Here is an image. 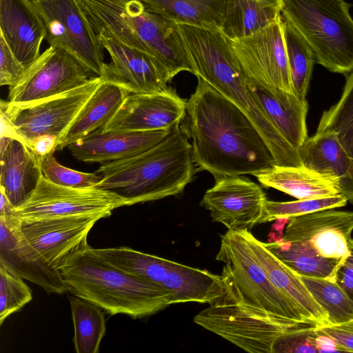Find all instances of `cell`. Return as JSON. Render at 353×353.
Here are the masks:
<instances>
[{
  "label": "cell",
  "mask_w": 353,
  "mask_h": 353,
  "mask_svg": "<svg viewBox=\"0 0 353 353\" xmlns=\"http://www.w3.org/2000/svg\"><path fill=\"white\" fill-rule=\"evenodd\" d=\"M281 0H226L221 32L229 39L253 34L278 20Z\"/></svg>",
  "instance_id": "29"
},
{
  "label": "cell",
  "mask_w": 353,
  "mask_h": 353,
  "mask_svg": "<svg viewBox=\"0 0 353 353\" xmlns=\"http://www.w3.org/2000/svg\"><path fill=\"white\" fill-rule=\"evenodd\" d=\"M266 196L262 188L240 176H222L204 194L200 205L210 212L214 222L228 230L250 231L260 223Z\"/></svg>",
  "instance_id": "15"
},
{
  "label": "cell",
  "mask_w": 353,
  "mask_h": 353,
  "mask_svg": "<svg viewBox=\"0 0 353 353\" xmlns=\"http://www.w3.org/2000/svg\"><path fill=\"white\" fill-rule=\"evenodd\" d=\"M316 130H330L353 159V71L346 79L340 99L325 111Z\"/></svg>",
  "instance_id": "34"
},
{
  "label": "cell",
  "mask_w": 353,
  "mask_h": 353,
  "mask_svg": "<svg viewBox=\"0 0 353 353\" xmlns=\"http://www.w3.org/2000/svg\"><path fill=\"white\" fill-rule=\"evenodd\" d=\"M243 233L256 259L272 284L299 309L306 320L315 327L330 325L327 312L317 303L300 276L284 264L249 230Z\"/></svg>",
  "instance_id": "21"
},
{
  "label": "cell",
  "mask_w": 353,
  "mask_h": 353,
  "mask_svg": "<svg viewBox=\"0 0 353 353\" xmlns=\"http://www.w3.org/2000/svg\"><path fill=\"white\" fill-rule=\"evenodd\" d=\"M179 124L156 145L134 157L101 163L94 188L112 192L127 205L177 195L195 172L192 144Z\"/></svg>",
  "instance_id": "2"
},
{
  "label": "cell",
  "mask_w": 353,
  "mask_h": 353,
  "mask_svg": "<svg viewBox=\"0 0 353 353\" xmlns=\"http://www.w3.org/2000/svg\"><path fill=\"white\" fill-rule=\"evenodd\" d=\"M316 347L317 352H344L336 341L322 331L316 327Z\"/></svg>",
  "instance_id": "43"
},
{
  "label": "cell",
  "mask_w": 353,
  "mask_h": 353,
  "mask_svg": "<svg viewBox=\"0 0 353 353\" xmlns=\"http://www.w3.org/2000/svg\"><path fill=\"white\" fill-rule=\"evenodd\" d=\"M350 254L336 272V281L353 300V239L349 241Z\"/></svg>",
  "instance_id": "41"
},
{
  "label": "cell",
  "mask_w": 353,
  "mask_h": 353,
  "mask_svg": "<svg viewBox=\"0 0 353 353\" xmlns=\"http://www.w3.org/2000/svg\"><path fill=\"white\" fill-rule=\"evenodd\" d=\"M125 201L107 190L59 185L42 176L31 195L13 210L19 219H34L79 214L110 216Z\"/></svg>",
  "instance_id": "12"
},
{
  "label": "cell",
  "mask_w": 353,
  "mask_h": 353,
  "mask_svg": "<svg viewBox=\"0 0 353 353\" xmlns=\"http://www.w3.org/2000/svg\"><path fill=\"white\" fill-rule=\"evenodd\" d=\"M216 259L225 263L234 283L250 303L287 321L314 326L272 284L242 230H228L221 236Z\"/></svg>",
  "instance_id": "8"
},
{
  "label": "cell",
  "mask_w": 353,
  "mask_h": 353,
  "mask_svg": "<svg viewBox=\"0 0 353 353\" xmlns=\"http://www.w3.org/2000/svg\"><path fill=\"white\" fill-rule=\"evenodd\" d=\"M255 176L263 186L276 189L297 199L323 198L341 194L336 178L303 165L276 164Z\"/></svg>",
  "instance_id": "26"
},
{
  "label": "cell",
  "mask_w": 353,
  "mask_h": 353,
  "mask_svg": "<svg viewBox=\"0 0 353 353\" xmlns=\"http://www.w3.org/2000/svg\"><path fill=\"white\" fill-rule=\"evenodd\" d=\"M186 103L194 164L215 179L256 174L276 164L264 137L235 103L200 77Z\"/></svg>",
  "instance_id": "1"
},
{
  "label": "cell",
  "mask_w": 353,
  "mask_h": 353,
  "mask_svg": "<svg viewBox=\"0 0 353 353\" xmlns=\"http://www.w3.org/2000/svg\"><path fill=\"white\" fill-rule=\"evenodd\" d=\"M97 256L114 267L157 284L170 292L174 304H210L221 293V276L128 247L93 248Z\"/></svg>",
  "instance_id": "7"
},
{
  "label": "cell",
  "mask_w": 353,
  "mask_h": 353,
  "mask_svg": "<svg viewBox=\"0 0 353 353\" xmlns=\"http://www.w3.org/2000/svg\"><path fill=\"white\" fill-rule=\"evenodd\" d=\"M41 168L43 176L50 182L65 187L85 188L97 185L101 175L97 172H82L61 165L53 154L41 157Z\"/></svg>",
  "instance_id": "37"
},
{
  "label": "cell",
  "mask_w": 353,
  "mask_h": 353,
  "mask_svg": "<svg viewBox=\"0 0 353 353\" xmlns=\"http://www.w3.org/2000/svg\"><path fill=\"white\" fill-rule=\"evenodd\" d=\"M344 0H281L282 15L312 49L315 61L329 71H353V19Z\"/></svg>",
  "instance_id": "6"
},
{
  "label": "cell",
  "mask_w": 353,
  "mask_h": 353,
  "mask_svg": "<svg viewBox=\"0 0 353 353\" xmlns=\"http://www.w3.org/2000/svg\"><path fill=\"white\" fill-rule=\"evenodd\" d=\"M103 214H79L19 219L18 236L24 252L34 261L59 268L74 252L87 248L88 236Z\"/></svg>",
  "instance_id": "11"
},
{
  "label": "cell",
  "mask_w": 353,
  "mask_h": 353,
  "mask_svg": "<svg viewBox=\"0 0 353 353\" xmlns=\"http://www.w3.org/2000/svg\"><path fill=\"white\" fill-rule=\"evenodd\" d=\"M101 81L100 77L93 76L85 84L63 94L23 108L1 111L7 116L19 140L26 145L42 135L57 137L60 143Z\"/></svg>",
  "instance_id": "14"
},
{
  "label": "cell",
  "mask_w": 353,
  "mask_h": 353,
  "mask_svg": "<svg viewBox=\"0 0 353 353\" xmlns=\"http://www.w3.org/2000/svg\"><path fill=\"white\" fill-rule=\"evenodd\" d=\"M23 278L0 263V325L12 314L32 299L31 290Z\"/></svg>",
  "instance_id": "36"
},
{
  "label": "cell",
  "mask_w": 353,
  "mask_h": 353,
  "mask_svg": "<svg viewBox=\"0 0 353 353\" xmlns=\"http://www.w3.org/2000/svg\"><path fill=\"white\" fill-rule=\"evenodd\" d=\"M186 103L168 87L157 93H130L101 132L170 130L186 114Z\"/></svg>",
  "instance_id": "17"
},
{
  "label": "cell",
  "mask_w": 353,
  "mask_h": 353,
  "mask_svg": "<svg viewBox=\"0 0 353 353\" xmlns=\"http://www.w3.org/2000/svg\"><path fill=\"white\" fill-rule=\"evenodd\" d=\"M221 293L194 318L195 323L251 353H272L276 339L303 325L283 320L246 299L224 265Z\"/></svg>",
  "instance_id": "5"
},
{
  "label": "cell",
  "mask_w": 353,
  "mask_h": 353,
  "mask_svg": "<svg viewBox=\"0 0 353 353\" xmlns=\"http://www.w3.org/2000/svg\"><path fill=\"white\" fill-rule=\"evenodd\" d=\"M334 209L289 218L282 239L301 243L320 256L345 260L350 252L353 212Z\"/></svg>",
  "instance_id": "18"
},
{
  "label": "cell",
  "mask_w": 353,
  "mask_h": 353,
  "mask_svg": "<svg viewBox=\"0 0 353 353\" xmlns=\"http://www.w3.org/2000/svg\"><path fill=\"white\" fill-rule=\"evenodd\" d=\"M30 1L44 24L50 46L64 50L101 77L104 48L78 1Z\"/></svg>",
  "instance_id": "10"
},
{
  "label": "cell",
  "mask_w": 353,
  "mask_h": 353,
  "mask_svg": "<svg viewBox=\"0 0 353 353\" xmlns=\"http://www.w3.org/2000/svg\"><path fill=\"white\" fill-rule=\"evenodd\" d=\"M316 327L301 325L289 330L276 339L272 353L317 352Z\"/></svg>",
  "instance_id": "38"
},
{
  "label": "cell",
  "mask_w": 353,
  "mask_h": 353,
  "mask_svg": "<svg viewBox=\"0 0 353 353\" xmlns=\"http://www.w3.org/2000/svg\"><path fill=\"white\" fill-rule=\"evenodd\" d=\"M0 34L27 68L41 54L46 28L30 0H0Z\"/></svg>",
  "instance_id": "20"
},
{
  "label": "cell",
  "mask_w": 353,
  "mask_h": 353,
  "mask_svg": "<svg viewBox=\"0 0 353 353\" xmlns=\"http://www.w3.org/2000/svg\"><path fill=\"white\" fill-rule=\"evenodd\" d=\"M1 201H0V216L10 217L13 216V210L15 208L6 194L0 190Z\"/></svg>",
  "instance_id": "44"
},
{
  "label": "cell",
  "mask_w": 353,
  "mask_h": 353,
  "mask_svg": "<svg viewBox=\"0 0 353 353\" xmlns=\"http://www.w3.org/2000/svg\"><path fill=\"white\" fill-rule=\"evenodd\" d=\"M264 244L284 264L300 276L336 281V272L345 261L320 256L301 243L283 239Z\"/></svg>",
  "instance_id": "30"
},
{
  "label": "cell",
  "mask_w": 353,
  "mask_h": 353,
  "mask_svg": "<svg viewBox=\"0 0 353 353\" xmlns=\"http://www.w3.org/2000/svg\"><path fill=\"white\" fill-rule=\"evenodd\" d=\"M281 24L293 94L301 101H306L314 55L304 38L282 14Z\"/></svg>",
  "instance_id": "31"
},
{
  "label": "cell",
  "mask_w": 353,
  "mask_h": 353,
  "mask_svg": "<svg viewBox=\"0 0 353 353\" xmlns=\"http://www.w3.org/2000/svg\"><path fill=\"white\" fill-rule=\"evenodd\" d=\"M227 39L248 78L272 92L280 88L293 94L281 15L250 35Z\"/></svg>",
  "instance_id": "13"
},
{
  "label": "cell",
  "mask_w": 353,
  "mask_h": 353,
  "mask_svg": "<svg viewBox=\"0 0 353 353\" xmlns=\"http://www.w3.org/2000/svg\"><path fill=\"white\" fill-rule=\"evenodd\" d=\"M0 190L17 208L26 201L43 176L41 157L21 141L1 137Z\"/></svg>",
  "instance_id": "22"
},
{
  "label": "cell",
  "mask_w": 353,
  "mask_h": 353,
  "mask_svg": "<svg viewBox=\"0 0 353 353\" xmlns=\"http://www.w3.org/2000/svg\"><path fill=\"white\" fill-rule=\"evenodd\" d=\"M170 130L101 132L99 128L68 148L79 161L103 163L139 154L163 140Z\"/></svg>",
  "instance_id": "19"
},
{
  "label": "cell",
  "mask_w": 353,
  "mask_h": 353,
  "mask_svg": "<svg viewBox=\"0 0 353 353\" xmlns=\"http://www.w3.org/2000/svg\"><path fill=\"white\" fill-rule=\"evenodd\" d=\"M90 247L72 254L59 268L68 292L111 315L133 319L151 316L174 304L170 292L114 267Z\"/></svg>",
  "instance_id": "4"
},
{
  "label": "cell",
  "mask_w": 353,
  "mask_h": 353,
  "mask_svg": "<svg viewBox=\"0 0 353 353\" xmlns=\"http://www.w3.org/2000/svg\"><path fill=\"white\" fill-rule=\"evenodd\" d=\"M184 43L200 77L238 105L251 119L269 145L276 165H302L299 151L275 128L254 99L247 76L221 31L178 23Z\"/></svg>",
  "instance_id": "3"
},
{
  "label": "cell",
  "mask_w": 353,
  "mask_h": 353,
  "mask_svg": "<svg viewBox=\"0 0 353 353\" xmlns=\"http://www.w3.org/2000/svg\"><path fill=\"white\" fill-rule=\"evenodd\" d=\"M300 278L314 300L327 312L330 324L338 325L353 320V300L336 281L305 276Z\"/></svg>",
  "instance_id": "33"
},
{
  "label": "cell",
  "mask_w": 353,
  "mask_h": 353,
  "mask_svg": "<svg viewBox=\"0 0 353 353\" xmlns=\"http://www.w3.org/2000/svg\"><path fill=\"white\" fill-rule=\"evenodd\" d=\"M70 301L75 351L77 353H98L106 330L105 319L101 307L75 296L71 297Z\"/></svg>",
  "instance_id": "32"
},
{
  "label": "cell",
  "mask_w": 353,
  "mask_h": 353,
  "mask_svg": "<svg viewBox=\"0 0 353 353\" xmlns=\"http://www.w3.org/2000/svg\"><path fill=\"white\" fill-rule=\"evenodd\" d=\"M59 140L52 135H42L28 141L26 145L39 157L53 154L57 151Z\"/></svg>",
  "instance_id": "42"
},
{
  "label": "cell",
  "mask_w": 353,
  "mask_h": 353,
  "mask_svg": "<svg viewBox=\"0 0 353 353\" xmlns=\"http://www.w3.org/2000/svg\"><path fill=\"white\" fill-rule=\"evenodd\" d=\"M318 328L332 338L344 352H353V320L338 325H323Z\"/></svg>",
  "instance_id": "40"
},
{
  "label": "cell",
  "mask_w": 353,
  "mask_h": 353,
  "mask_svg": "<svg viewBox=\"0 0 353 353\" xmlns=\"http://www.w3.org/2000/svg\"><path fill=\"white\" fill-rule=\"evenodd\" d=\"M97 35L111 57L110 63L104 65L100 77L103 80L116 83L130 93H157L168 88L172 77L156 57L105 33Z\"/></svg>",
  "instance_id": "16"
},
{
  "label": "cell",
  "mask_w": 353,
  "mask_h": 353,
  "mask_svg": "<svg viewBox=\"0 0 353 353\" xmlns=\"http://www.w3.org/2000/svg\"><path fill=\"white\" fill-rule=\"evenodd\" d=\"M18 222L14 216H0V263L48 293L68 292L59 270L33 261L21 250L18 239Z\"/></svg>",
  "instance_id": "25"
},
{
  "label": "cell",
  "mask_w": 353,
  "mask_h": 353,
  "mask_svg": "<svg viewBox=\"0 0 353 353\" xmlns=\"http://www.w3.org/2000/svg\"><path fill=\"white\" fill-rule=\"evenodd\" d=\"M26 67L17 59L0 34V85L12 87L21 79Z\"/></svg>",
  "instance_id": "39"
},
{
  "label": "cell",
  "mask_w": 353,
  "mask_h": 353,
  "mask_svg": "<svg viewBox=\"0 0 353 353\" xmlns=\"http://www.w3.org/2000/svg\"><path fill=\"white\" fill-rule=\"evenodd\" d=\"M153 12L176 23L221 31L226 0H141Z\"/></svg>",
  "instance_id": "28"
},
{
  "label": "cell",
  "mask_w": 353,
  "mask_h": 353,
  "mask_svg": "<svg viewBox=\"0 0 353 353\" xmlns=\"http://www.w3.org/2000/svg\"><path fill=\"white\" fill-rule=\"evenodd\" d=\"M92 73L75 57L50 46L28 67L17 84L9 88L1 110L23 108L85 84Z\"/></svg>",
  "instance_id": "9"
},
{
  "label": "cell",
  "mask_w": 353,
  "mask_h": 353,
  "mask_svg": "<svg viewBox=\"0 0 353 353\" xmlns=\"http://www.w3.org/2000/svg\"><path fill=\"white\" fill-rule=\"evenodd\" d=\"M347 199L343 194L332 196L298 199L293 201L279 202L266 200L264 213L260 223L278 219H287L317 211L345 206Z\"/></svg>",
  "instance_id": "35"
},
{
  "label": "cell",
  "mask_w": 353,
  "mask_h": 353,
  "mask_svg": "<svg viewBox=\"0 0 353 353\" xmlns=\"http://www.w3.org/2000/svg\"><path fill=\"white\" fill-rule=\"evenodd\" d=\"M130 92L110 81H102L60 141L57 150L101 128L113 117Z\"/></svg>",
  "instance_id": "27"
},
{
  "label": "cell",
  "mask_w": 353,
  "mask_h": 353,
  "mask_svg": "<svg viewBox=\"0 0 353 353\" xmlns=\"http://www.w3.org/2000/svg\"><path fill=\"white\" fill-rule=\"evenodd\" d=\"M303 165L334 176L339 190L353 205V159L330 130H316L298 149Z\"/></svg>",
  "instance_id": "24"
},
{
  "label": "cell",
  "mask_w": 353,
  "mask_h": 353,
  "mask_svg": "<svg viewBox=\"0 0 353 353\" xmlns=\"http://www.w3.org/2000/svg\"><path fill=\"white\" fill-rule=\"evenodd\" d=\"M247 84L254 99L275 128L298 150L307 137V101H301L293 94L279 88L271 92L248 76Z\"/></svg>",
  "instance_id": "23"
}]
</instances>
